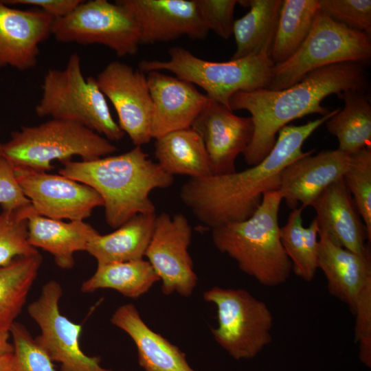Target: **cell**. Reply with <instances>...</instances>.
Segmentation results:
<instances>
[{
    "label": "cell",
    "mask_w": 371,
    "mask_h": 371,
    "mask_svg": "<svg viewBox=\"0 0 371 371\" xmlns=\"http://www.w3.org/2000/svg\"><path fill=\"white\" fill-rule=\"evenodd\" d=\"M340 108L303 125H286L278 134L276 144L260 163L240 172L190 178L180 189L179 197L196 218L212 229L251 217L265 193L278 190L282 170L305 155L306 139Z\"/></svg>",
    "instance_id": "obj_1"
},
{
    "label": "cell",
    "mask_w": 371,
    "mask_h": 371,
    "mask_svg": "<svg viewBox=\"0 0 371 371\" xmlns=\"http://www.w3.org/2000/svg\"><path fill=\"white\" fill-rule=\"evenodd\" d=\"M364 65L339 63L315 69L282 90L260 89L234 94L229 109L247 111L254 125L252 139L243 154L246 164L252 166L265 159L280 130L291 121L309 114H328L331 111L321 104L325 98L347 90L365 93L369 85Z\"/></svg>",
    "instance_id": "obj_2"
},
{
    "label": "cell",
    "mask_w": 371,
    "mask_h": 371,
    "mask_svg": "<svg viewBox=\"0 0 371 371\" xmlns=\"http://www.w3.org/2000/svg\"><path fill=\"white\" fill-rule=\"evenodd\" d=\"M62 164L59 175L84 183L100 195L106 221L114 229L139 214L155 213L150 192L169 188L174 182L173 176L153 162L139 146L117 155Z\"/></svg>",
    "instance_id": "obj_3"
},
{
    "label": "cell",
    "mask_w": 371,
    "mask_h": 371,
    "mask_svg": "<svg viewBox=\"0 0 371 371\" xmlns=\"http://www.w3.org/2000/svg\"><path fill=\"white\" fill-rule=\"evenodd\" d=\"M282 201L278 190L269 191L251 217L211 229L215 247L234 259L243 273L267 286L284 284L292 271L280 237Z\"/></svg>",
    "instance_id": "obj_4"
},
{
    "label": "cell",
    "mask_w": 371,
    "mask_h": 371,
    "mask_svg": "<svg viewBox=\"0 0 371 371\" xmlns=\"http://www.w3.org/2000/svg\"><path fill=\"white\" fill-rule=\"evenodd\" d=\"M116 150L111 142L96 132L76 122L52 118L22 127L0 144L1 155L13 166L43 172L54 169V160L63 163L79 156L82 161H91Z\"/></svg>",
    "instance_id": "obj_5"
},
{
    "label": "cell",
    "mask_w": 371,
    "mask_h": 371,
    "mask_svg": "<svg viewBox=\"0 0 371 371\" xmlns=\"http://www.w3.org/2000/svg\"><path fill=\"white\" fill-rule=\"evenodd\" d=\"M41 89L35 106L38 117L78 123L111 142L124 137L125 134L112 117L95 78L85 77L77 53L71 54L64 69L47 71Z\"/></svg>",
    "instance_id": "obj_6"
},
{
    "label": "cell",
    "mask_w": 371,
    "mask_h": 371,
    "mask_svg": "<svg viewBox=\"0 0 371 371\" xmlns=\"http://www.w3.org/2000/svg\"><path fill=\"white\" fill-rule=\"evenodd\" d=\"M168 60H142L146 72L168 71L202 88L211 100L229 109L232 96L240 91L267 89L274 63L269 54L251 55L226 62L202 59L179 46L169 49Z\"/></svg>",
    "instance_id": "obj_7"
},
{
    "label": "cell",
    "mask_w": 371,
    "mask_h": 371,
    "mask_svg": "<svg viewBox=\"0 0 371 371\" xmlns=\"http://www.w3.org/2000/svg\"><path fill=\"white\" fill-rule=\"evenodd\" d=\"M370 58V36L335 21L319 9L300 48L286 61L274 65L267 89L282 90L315 69L344 62L365 65Z\"/></svg>",
    "instance_id": "obj_8"
},
{
    "label": "cell",
    "mask_w": 371,
    "mask_h": 371,
    "mask_svg": "<svg viewBox=\"0 0 371 371\" xmlns=\"http://www.w3.org/2000/svg\"><path fill=\"white\" fill-rule=\"evenodd\" d=\"M203 298L216 308L218 326L211 329L214 340L234 359H252L271 342L272 313L248 291L214 286Z\"/></svg>",
    "instance_id": "obj_9"
},
{
    "label": "cell",
    "mask_w": 371,
    "mask_h": 371,
    "mask_svg": "<svg viewBox=\"0 0 371 371\" xmlns=\"http://www.w3.org/2000/svg\"><path fill=\"white\" fill-rule=\"evenodd\" d=\"M52 35L60 43L103 45L119 57L137 54L140 45L132 16L115 1L106 0H83L66 16L54 19Z\"/></svg>",
    "instance_id": "obj_10"
},
{
    "label": "cell",
    "mask_w": 371,
    "mask_h": 371,
    "mask_svg": "<svg viewBox=\"0 0 371 371\" xmlns=\"http://www.w3.org/2000/svg\"><path fill=\"white\" fill-rule=\"evenodd\" d=\"M59 282L45 283L38 297L27 306V313L38 324L41 333L35 338L60 371H117L101 366L100 357L85 355L80 348L82 326L71 321L60 311L63 295Z\"/></svg>",
    "instance_id": "obj_11"
},
{
    "label": "cell",
    "mask_w": 371,
    "mask_h": 371,
    "mask_svg": "<svg viewBox=\"0 0 371 371\" xmlns=\"http://www.w3.org/2000/svg\"><path fill=\"white\" fill-rule=\"evenodd\" d=\"M192 236V227L183 214L156 215L145 256L161 281V291L166 295L177 293L188 297L197 285L198 277L188 252Z\"/></svg>",
    "instance_id": "obj_12"
},
{
    "label": "cell",
    "mask_w": 371,
    "mask_h": 371,
    "mask_svg": "<svg viewBox=\"0 0 371 371\" xmlns=\"http://www.w3.org/2000/svg\"><path fill=\"white\" fill-rule=\"evenodd\" d=\"M113 104L118 125L133 144L142 146L152 138L153 101L146 74L120 61L109 63L95 78Z\"/></svg>",
    "instance_id": "obj_13"
},
{
    "label": "cell",
    "mask_w": 371,
    "mask_h": 371,
    "mask_svg": "<svg viewBox=\"0 0 371 371\" xmlns=\"http://www.w3.org/2000/svg\"><path fill=\"white\" fill-rule=\"evenodd\" d=\"M16 180L36 214L55 219L84 221L103 206L92 188L61 175L14 166Z\"/></svg>",
    "instance_id": "obj_14"
},
{
    "label": "cell",
    "mask_w": 371,
    "mask_h": 371,
    "mask_svg": "<svg viewBox=\"0 0 371 371\" xmlns=\"http://www.w3.org/2000/svg\"><path fill=\"white\" fill-rule=\"evenodd\" d=\"M137 23L140 45L165 43L188 36L203 39L209 30L194 0H117Z\"/></svg>",
    "instance_id": "obj_15"
},
{
    "label": "cell",
    "mask_w": 371,
    "mask_h": 371,
    "mask_svg": "<svg viewBox=\"0 0 371 371\" xmlns=\"http://www.w3.org/2000/svg\"><path fill=\"white\" fill-rule=\"evenodd\" d=\"M201 137L213 175L236 172L235 162L250 144L254 125L250 117H241L211 100L192 127Z\"/></svg>",
    "instance_id": "obj_16"
},
{
    "label": "cell",
    "mask_w": 371,
    "mask_h": 371,
    "mask_svg": "<svg viewBox=\"0 0 371 371\" xmlns=\"http://www.w3.org/2000/svg\"><path fill=\"white\" fill-rule=\"evenodd\" d=\"M315 150L288 164L280 175L278 191L291 210L311 206L331 183L343 178L350 163V154L339 149Z\"/></svg>",
    "instance_id": "obj_17"
},
{
    "label": "cell",
    "mask_w": 371,
    "mask_h": 371,
    "mask_svg": "<svg viewBox=\"0 0 371 371\" xmlns=\"http://www.w3.org/2000/svg\"><path fill=\"white\" fill-rule=\"evenodd\" d=\"M153 109L151 135L191 128L210 98L191 82L159 71L146 74Z\"/></svg>",
    "instance_id": "obj_18"
},
{
    "label": "cell",
    "mask_w": 371,
    "mask_h": 371,
    "mask_svg": "<svg viewBox=\"0 0 371 371\" xmlns=\"http://www.w3.org/2000/svg\"><path fill=\"white\" fill-rule=\"evenodd\" d=\"M54 19L40 9L21 10L0 1V67L33 68L40 44L52 35Z\"/></svg>",
    "instance_id": "obj_19"
},
{
    "label": "cell",
    "mask_w": 371,
    "mask_h": 371,
    "mask_svg": "<svg viewBox=\"0 0 371 371\" xmlns=\"http://www.w3.org/2000/svg\"><path fill=\"white\" fill-rule=\"evenodd\" d=\"M311 206L316 212L319 230L325 231L343 247L370 257L365 225L343 178L328 186Z\"/></svg>",
    "instance_id": "obj_20"
},
{
    "label": "cell",
    "mask_w": 371,
    "mask_h": 371,
    "mask_svg": "<svg viewBox=\"0 0 371 371\" xmlns=\"http://www.w3.org/2000/svg\"><path fill=\"white\" fill-rule=\"evenodd\" d=\"M317 267L327 280L329 293L348 304L354 313L358 297L371 282L370 257L348 250L319 229Z\"/></svg>",
    "instance_id": "obj_21"
},
{
    "label": "cell",
    "mask_w": 371,
    "mask_h": 371,
    "mask_svg": "<svg viewBox=\"0 0 371 371\" xmlns=\"http://www.w3.org/2000/svg\"><path fill=\"white\" fill-rule=\"evenodd\" d=\"M110 321L132 339L144 371H199L190 366L178 346L148 327L133 304L117 307Z\"/></svg>",
    "instance_id": "obj_22"
},
{
    "label": "cell",
    "mask_w": 371,
    "mask_h": 371,
    "mask_svg": "<svg viewBox=\"0 0 371 371\" xmlns=\"http://www.w3.org/2000/svg\"><path fill=\"white\" fill-rule=\"evenodd\" d=\"M27 222L30 245L49 252L63 269H72L75 265L74 253L87 251L90 240L99 233L84 221L66 223L35 213L28 216Z\"/></svg>",
    "instance_id": "obj_23"
},
{
    "label": "cell",
    "mask_w": 371,
    "mask_h": 371,
    "mask_svg": "<svg viewBox=\"0 0 371 371\" xmlns=\"http://www.w3.org/2000/svg\"><path fill=\"white\" fill-rule=\"evenodd\" d=\"M155 217V213L139 214L111 233H98L90 240L86 251L98 264L144 259Z\"/></svg>",
    "instance_id": "obj_24"
},
{
    "label": "cell",
    "mask_w": 371,
    "mask_h": 371,
    "mask_svg": "<svg viewBox=\"0 0 371 371\" xmlns=\"http://www.w3.org/2000/svg\"><path fill=\"white\" fill-rule=\"evenodd\" d=\"M155 139L157 163L168 174L190 178L213 175L203 139L192 128L172 131Z\"/></svg>",
    "instance_id": "obj_25"
},
{
    "label": "cell",
    "mask_w": 371,
    "mask_h": 371,
    "mask_svg": "<svg viewBox=\"0 0 371 371\" xmlns=\"http://www.w3.org/2000/svg\"><path fill=\"white\" fill-rule=\"evenodd\" d=\"M249 10L234 20L233 33L236 49L232 59L262 53L270 54L282 0L238 1Z\"/></svg>",
    "instance_id": "obj_26"
},
{
    "label": "cell",
    "mask_w": 371,
    "mask_h": 371,
    "mask_svg": "<svg viewBox=\"0 0 371 371\" xmlns=\"http://www.w3.org/2000/svg\"><path fill=\"white\" fill-rule=\"evenodd\" d=\"M338 98L344 106L325 123L339 142L337 149L351 154L371 147V106L363 92L347 90Z\"/></svg>",
    "instance_id": "obj_27"
},
{
    "label": "cell",
    "mask_w": 371,
    "mask_h": 371,
    "mask_svg": "<svg viewBox=\"0 0 371 371\" xmlns=\"http://www.w3.org/2000/svg\"><path fill=\"white\" fill-rule=\"evenodd\" d=\"M43 258L39 252L19 256L0 266V331H10L36 279Z\"/></svg>",
    "instance_id": "obj_28"
},
{
    "label": "cell",
    "mask_w": 371,
    "mask_h": 371,
    "mask_svg": "<svg viewBox=\"0 0 371 371\" xmlns=\"http://www.w3.org/2000/svg\"><path fill=\"white\" fill-rule=\"evenodd\" d=\"M159 278L148 260L98 264L93 276L84 281L80 290L93 293L100 289H113L135 299L147 293Z\"/></svg>",
    "instance_id": "obj_29"
},
{
    "label": "cell",
    "mask_w": 371,
    "mask_h": 371,
    "mask_svg": "<svg viewBox=\"0 0 371 371\" xmlns=\"http://www.w3.org/2000/svg\"><path fill=\"white\" fill-rule=\"evenodd\" d=\"M318 10L317 0H282L270 52L274 65L286 61L300 48Z\"/></svg>",
    "instance_id": "obj_30"
},
{
    "label": "cell",
    "mask_w": 371,
    "mask_h": 371,
    "mask_svg": "<svg viewBox=\"0 0 371 371\" xmlns=\"http://www.w3.org/2000/svg\"><path fill=\"white\" fill-rule=\"evenodd\" d=\"M303 210L301 206L292 210L286 223L280 227V237L292 271L303 280L311 282L318 269L319 227L315 218L308 227L303 226Z\"/></svg>",
    "instance_id": "obj_31"
},
{
    "label": "cell",
    "mask_w": 371,
    "mask_h": 371,
    "mask_svg": "<svg viewBox=\"0 0 371 371\" xmlns=\"http://www.w3.org/2000/svg\"><path fill=\"white\" fill-rule=\"evenodd\" d=\"M34 213L32 204L14 212L0 213V266L14 258L36 254L28 241V216Z\"/></svg>",
    "instance_id": "obj_32"
},
{
    "label": "cell",
    "mask_w": 371,
    "mask_h": 371,
    "mask_svg": "<svg viewBox=\"0 0 371 371\" xmlns=\"http://www.w3.org/2000/svg\"><path fill=\"white\" fill-rule=\"evenodd\" d=\"M344 181L354 196L357 211L363 221L368 240L371 242V147L350 154Z\"/></svg>",
    "instance_id": "obj_33"
},
{
    "label": "cell",
    "mask_w": 371,
    "mask_h": 371,
    "mask_svg": "<svg viewBox=\"0 0 371 371\" xmlns=\"http://www.w3.org/2000/svg\"><path fill=\"white\" fill-rule=\"evenodd\" d=\"M10 333L15 356L14 371H56L52 359L24 325L15 322Z\"/></svg>",
    "instance_id": "obj_34"
},
{
    "label": "cell",
    "mask_w": 371,
    "mask_h": 371,
    "mask_svg": "<svg viewBox=\"0 0 371 371\" xmlns=\"http://www.w3.org/2000/svg\"><path fill=\"white\" fill-rule=\"evenodd\" d=\"M319 9L335 21L371 36L370 0H317Z\"/></svg>",
    "instance_id": "obj_35"
},
{
    "label": "cell",
    "mask_w": 371,
    "mask_h": 371,
    "mask_svg": "<svg viewBox=\"0 0 371 371\" xmlns=\"http://www.w3.org/2000/svg\"><path fill=\"white\" fill-rule=\"evenodd\" d=\"M204 25L217 36L228 39L233 33L236 0H194Z\"/></svg>",
    "instance_id": "obj_36"
},
{
    "label": "cell",
    "mask_w": 371,
    "mask_h": 371,
    "mask_svg": "<svg viewBox=\"0 0 371 371\" xmlns=\"http://www.w3.org/2000/svg\"><path fill=\"white\" fill-rule=\"evenodd\" d=\"M356 317L355 341L359 344V357L371 367V282L360 293L353 313Z\"/></svg>",
    "instance_id": "obj_37"
},
{
    "label": "cell",
    "mask_w": 371,
    "mask_h": 371,
    "mask_svg": "<svg viewBox=\"0 0 371 371\" xmlns=\"http://www.w3.org/2000/svg\"><path fill=\"white\" fill-rule=\"evenodd\" d=\"M31 204L16 180L13 165L1 155L0 205L3 211H17Z\"/></svg>",
    "instance_id": "obj_38"
},
{
    "label": "cell",
    "mask_w": 371,
    "mask_h": 371,
    "mask_svg": "<svg viewBox=\"0 0 371 371\" xmlns=\"http://www.w3.org/2000/svg\"><path fill=\"white\" fill-rule=\"evenodd\" d=\"M83 0H7L8 5H24L40 9L54 19L66 16L74 11Z\"/></svg>",
    "instance_id": "obj_39"
},
{
    "label": "cell",
    "mask_w": 371,
    "mask_h": 371,
    "mask_svg": "<svg viewBox=\"0 0 371 371\" xmlns=\"http://www.w3.org/2000/svg\"><path fill=\"white\" fill-rule=\"evenodd\" d=\"M10 331H0V357L14 352L13 344L9 342Z\"/></svg>",
    "instance_id": "obj_40"
},
{
    "label": "cell",
    "mask_w": 371,
    "mask_h": 371,
    "mask_svg": "<svg viewBox=\"0 0 371 371\" xmlns=\"http://www.w3.org/2000/svg\"><path fill=\"white\" fill-rule=\"evenodd\" d=\"M15 356L11 352L0 357V371H14Z\"/></svg>",
    "instance_id": "obj_41"
},
{
    "label": "cell",
    "mask_w": 371,
    "mask_h": 371,
    "mask_svg": "<svg viewBox=\"0 0 371 371\" xmlns=\"http://www.w3.org/2000/svg\"><path fill=\"white\" fill-rule=\"evenodd\" d=\"M0 156H1V154H0Z\"/></svg>",
    "instance_id": "obj_42"
}]
</instances>
